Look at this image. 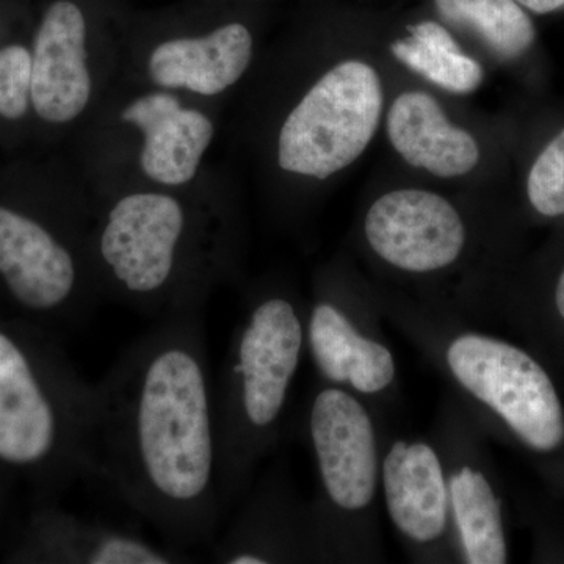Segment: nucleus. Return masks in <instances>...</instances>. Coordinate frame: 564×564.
I'll return each instance as SVG.
<instances>
[{"label":"nucleus","mask_w":564,"mask_h":564,"mask_svg":"<svg viewBox=\"0 0 564 564\" xmlns=\"http://www.w3.org/2000/svg\"><path fill=\"white\" fill-rule=\"evenodd\" d=\"M93 391L90 475L174 547L212 543L223 508L215 383L199 311L161 318Z\"/></svg>","instance_id":"obj_1"},{"label":"nucleus","mask_w":564,"mask_h":564,"mask_svg":"<svg viewBox=\"0 0 564 564\" xmlns=\"http://www.w3.org/2000/svg\"><path fill=\"white\" fill-rule=\"evenodd\" d=\"M304 350V315L288 296H263L237 323L215 383L221 508L280 440Z\"/></svg>","instance_id":"obj_2"},{"label":"nucleus","mask_w":564,"mask_h":564,"mask_svg":"<svg viewBox=\"0 0 564 564\" xmlns=\"http://www.w3.org/2000/svg\"><path fill=\"white\" fill-rule=\"evenodd\" d=\"M93 419L91 383L0 329V463L87 477Z\"/></svg>","instance_id":"obj_3"},{"label":"nucleus","mask_w":564,"mask_h":564,"mask_svg":"<svg viewBox=\"0 0 564 564\" xmlns=\"http://www.w3.org/2000/svg\"><path fill=\"white\" fill-rule=\"evenodd\" d=\"M306 433L318 481L310 505L317 562L364 556L383 455L373 415L361 397L323 383L307 408Z\"/></svg>","instance_id":"obj_4"},{"label":"nucleus","mask_w":564,"mask_h":564,"mask_svg":"<svg viewBox=\"0 0 564 564\" xmlns=\"http://www.w3.org/2000/svg\"><path fill=\"white\" fill-rule=\"evenodd\" d=\"M434 355L470 400L540 455L564 445V406L554 380L518 345L473 329L445 333Z\"/></svg>","instance_id":"obj_5"},{"label":"nucleus","mask_w":564,"mask_h":564,"mask_svg":"<svg viewBox=\"0 0 564 564\" xmlns=\"http://www.w3.org/2000/svg\"><path fill=\"white\" fill-rule=\"evenodd\" d=\"M188 223L181 203L161 193H133L107 215L98 254L122 295L162 317L192 313L180 288L182 245ZM159 318V321H161Z\"/></svg>","instance_id":"obj_6"},{"label":"nucleus","mask_w":564,"mask_h":564,"mask_svg":"<svg viewBox=\"0 0 564 564\" xmlns=\"http://www.w3.org/2000/svg\"><path fill=\"white\" fill-rule=\"evenodd\" d=\"M383 88L372 66L344 62L326 73L281 129L280 166L326 180L355 162L373 139Z\"/></svg>","instance_id":"obj_7"},{"label":"nucleus","mask_w":564,"mask_h":564,"mask_svg":"<svg viewBox=\"0 0 564 564\" xmlns=\"http://www.w3.org/2000/svg\"><path fill=\"white\" fill-rule=\"evenodd\" d=\"M380 489L393 529L414 556L425 562L458 558L440 447L404 437L386 445Z\"/></svg>","instance_id":"obj_8"},{"label":"nucleus","mask_w":564,"mask_h":564,"mask_svg":"<svg viewBox=\"0 0 564 564\" xmlns=\"http://www.w3.org/2000/svg\"><path fill=\"white\" fill-rule=\"evenodd\" d=\"M364 234L381 261L411 274L454 265L467 240L462 215L447 199L413 188L377 199L367 212Z\"/></svg>","instance_id":"obj_9"},{"label":"nucleus","mask_w":564,"mask_h":564,"mask_svg":"<svg viewBox=\"0 0 564 564\" xmlns=\"http://www.w3.org/2000/svg\"><path fill=\"white\" fill-rule=\"evenodd\" d=\"M212 562L270 564L317 562L310 505L274 473L267 475L215 541Z\"/></svg>","instance_id":"obj_10"},{"label":"nucleus","mask_w":564,"mask_h":564,"mask_svg":"<svg viewBox=\"0 0 564 564\" xmlns=\"http://www.w3.org/2000/svg\"><path fill=\"white\" fill-rule=\"evenodd\" d=\"M443 454L451 496L456 552L466 564L508 562L502 499L459 415L444 425Z\"/></svg>","instance_id":"obj_11"},{"label":"nucleus","mask_w":564,"mask_h":564,"mask_svg":"<svg viewBox=\"0 0 564 564\" xmlns=\"http://www.w3.org/2000/svg\"><path fill=\"white\" fill-rule=\"evenodd\" d=\"M304 343L325 384L364 400L386 397L397 383L391 348L333 300H317L304 315Z\"/></svg>","instance_id":"obj_12"},{"label":"nucleus","mask_w":564,"mask_h":564,"mask_svg":"<svg viewBox=\"0 0 564 564\" xmlns=\"http://www.w3.org/2000/svg\"><path fill=\"white\" fill-rule=\"evenodd\" d=\"M0 278L7 291L33 313H58L76 302V259L39 221L0 206Z\"/></svg>","instance_id":"obj_13"},{"label":"nucleus","mask_w":564,"mask_h":564,"mask_svg":"<svg viewBox=\"0 0 564 564\" xmlns=\"http://www.w3.org/2000/svg\"><path fill=\"white\" fill-rule=\"evenodd\" d=\"M84 14L76 3L58 0L44 14L32 54L31 101L44 121L79 117L91 93L85 51Z\"/></svg>","instance_id":"obj_14"},{"label":"nucleus","mask_w":564,"mask_h":564,"mask_svg":"<svg viewBox=\"0 0 564 564\" xmlns=\"http://www.w3.org/2000/svg\"><path fill=\"white\" fill-rule=\"evenodd\" d=\"M122 120L144 133L141 166L151 180L182 185L193 180L214 137L209 118L182 109L170 93H154L131 104Z\"/></svg>","instance_id":"obj_15"},{"label":"nucleus","mask_w":564,"mask_h":564,"mask_svg":"<svg viewBox=\"0 0 564 564\" xmlns=\"http://www.w3.org/2000/svg\"><path fill=\"white\" fill-rule=\"evenodd\" d=\"M388 133L404 161L434 176H463L480 161L474 137L451 124L436 99L425 93H403L393 101Z\"/></svg>","instance_id":"obj_16"},{"label":"nucleus","mask_w":564,"mask_h":564,"mask_svg":"<svg viewBox=\"0 0 564 564\" xmlns=\"http://www.w3.org/2000/svg\"><path fill=\"white\" fill-rule=\"evenodd\" d=\"M252 40L242 24H229L203 39L166 41L152 52L150 73L165 88H188L214 96L243 76Z\"/></svg>","instance_id":"obj_17"},{"label":"nucleus","mask_w":564,"mask_h":564,"mask_svg":"<svg viewBox=\"0 0 564 564\" xmlns=\"http://www.w3.org/2000/svg\"><path fill=\"white\" fill-rule=\"evenodd\" d=\"M44 558L76 564H173L191 562L174 545H159L126 529L66 513L44 516L39 529Z\"/></svg>","instance_id":"obj_18"},{"label":"nucleus","mask_w":564,"mask_h":564,"mask_svg":"<svg viewBox=\"0 0 564 564\" xmlns=\"http://www.w3.org/2000/svg\"><path fill=\"white\" fill-rule=\"evenodd\" d=\"M391 51L397 61L445 91L467 95L484 82L480 63L464 55L447 29L437 22L413 25L410 36L392 43Z\"/></svg>","instance_id":"obj_19"},{"label":"nucleus","mask_w":564,"mask_h":564,"mask_svg":"<svg viewBox=\"0 0 564 564\" xmlns=\"http://www.w3.org/2000/svg\"><path fill=\"white\" fill-rule=\"evenodd\" d=\"M448 24L475 33L500 61L524 54L534 40L533 22L514 0H434Z\"/></svg>","instance_id":"obj_20"},{"label":"nucleus","mask_w":564,"mask_h":564,"mask_svg":"<svg viewBox=\"0 0 564 564\" xmlns=\"http://www.w3.org/2000/svg\"><path fill=\"white\" fill-rule=\"evenodd\" d=\"M527 193L534 209L544 217L564 215V129L534 162Z\"/></svg>","instance_id":"obj_21"},{"label":"nucleus","mask_w":564,"mask_h":564,"mask_svg":"<svg viewBox=\"0 0 564 564\" xmlns=\"http://www.w3.org/2000/svg\"><path fill=\"white\" fill-rule=\"evenodd\" d=\"M32 88V54L20 44L0 50V117L18 120L28 111Z\"/></svg>","instance_id":"obj_22"},{"label":"nucleus","mask_w":564,"mask_h":564,"mask_svg":"<svg viewBox=\"0 0 564 564\" xmlns=\"http://www.w3.org/2000/svg\"><path fill=\"white\" fill-rule=\"evenodd\" d=\"M514 2L522 3L534 13H551L564 6V0H514Z\"/></svg>","instance_id":"obj_23"},{"label":"nucleus","mask_w":564,"mask_h":564,"mask_svg":"<svg viewBox=\"0 0 564 564\" xmlns=\"http://www.w3.org/2000/svg\"><path fill=\"white\" fill-rule=\"evenodd\" d=\"M554 306L560 321L564 323V270L556 281L554 292Z\"/></svg>","instance_id":"obj_24"}]
</instances>
